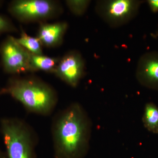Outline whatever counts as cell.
Instances as JSON below:
<instances>
[{
	"mask_svg": "<svg viewBox=\"0 0 158 158\" xmlns=\"http://www.w3.org/2000/svg\"><path fill=\"white\" fill-rule=\"evenodd\" d=\"M91 120L81 105L74 102L55 116L52 126L56 158H84L90 148Z\"/></svg>",
	"mask_w": 158,
	"mask_h": 158,
	"instance_id": "obj_1",
	"label": "cell"
},
{
	"mask_svg": "<svg viewBox=\"0 0 158 158\" xmlns=\"http://www.w3.org/2000/svg\"><path fill=\"white\" fill-rule=\"evenodd\" d=\"M9 95L28 112L42 116L52 114L58 102L56 90L44 81L35 77H12L0 90V95Z\"/></svg>",
	"mask_w": 158,
	"mask_h": 158,
	"instance_id": "obj_2",
	"label": "cell"
},
{
	"mask_svg": "<svg viewBox=\"0 0 158 158\" xmlns=\"http://www.w3.org/2000/svg\"><path fill=\"white\" fill-rule=\"evenodd\" d=\"M0 131L8 158H35L38 138L30 125L21 118L6 117L0 120Z\"/></svg>",
	"mask_w": 158,
	"mask_h": 158,
	"instance_id": "obj_3",
	"label": "cell"
},
{
	"mask_svg": "<svg viewBox=\"0 0 158 158\" xmlns=\"http://www.w3.org/2000/svg\"><path fill=\"white\" fill-rule=\"evenodd\" d=\"M11 16L20 22H45L63 12L62 5L52 0H14L8 9Z\"/></svg>",
	"mask_w": 158,
	"mask_h": 158,
	"instance_id": "obj_4",
	"label": "cell"
},
{
	"mask_svg": "<svg viewBox=\"0 0 158 158\" xmlns=\"http://www.w3.org/2000/svg\"><path fill=\"white\" fill-rule=\"evenodd\" d=\"M144 2L140 0H100L97 1L95 10L107 25L116 28L135 19Z\"/></svg>",
	"mask_w": 158,
	"mask_h": 158,
	"instance_id": "obj_5",
	"label": "cell"
},
{
	"mask_svg": "<svg viewBox=\"0 0 158 158\" xmlns=\"http://www.w3.org/2000/svg\"><path fill=\"white\" fill-rule=\"evenodd\" d=\"M31 53L9 35L0 46V55L3 70L6 73L16 75L31 72Z\"/></svg>",
	"mask_w": 158,
	"mask_h": 158,
	"instance_id": "obj_6",
	"label": "cell"
},
{
	"mask_svg": "<svg viewBox=\"0 0 158 158\" xmlns=\"http://www.w3.org/2000/svg\"><path fill=\"white\" fill-rule=\"evenodd\" d=\"M85 62L79 52L71 51L60 58L55 75L72 88L77 87L85 75Z\"/></svg>",
	"mask_w": 158,
	"mask_h": 158,
	"instance_id": "obj_7",
	"label": "cell"
},
{
	"mask_svg": "<svg viewBox=\"0 0 158 158\" xmlns=\"http://www.w3.org/2000/svg\"><path fill=\"white\" fill-rule=\"evenodd\" d=\"M136 78L143 87L158 91V52L150 51L138 60Z\"/></svg>",
	"mask_w": 158,
	"mask_h": 158,
	"instance_id": "obj_8",
	"label": "cell"
},
{
	"mask_svg": "<svg viewBox=\"0 0 158 158\" xmlns=\"http://www.w3.org/2000/svg\"><path fill=\"white\" fill-rule=\"evenodd\" d=\"M68 27L66 22L40 23L37 37L43 46L55 48L61 45Z\"/></svg>",
	"mask_w": 158,
	"mask_h": 158,
	"instance_id": "obj_9",
	"label": "cell"
},
{
	"mask_svg": "<svg viewBox=\"0 0 158 158\" xmlns=\"http://www.w3.org/2000/svg\"><path fill=\"white\" fill-rule=\"evenodd\" d=\"M60 58L47 56L44 55L30 54L31 72L42 71L54 73L60 61Z\"/></svg>",
	"mask_w": 158,
	"mask_h": 158,
	"instance_id": "obj_10",
	"label": "cell"
},
{
	"mask_svg": "<svg viewBox=\"0 0 158 158\" xmlns=\"http://www.w3.org/2000/svg\"><path fill=\"white\" fill-rule=\"evenodd\" d=\"M142 122L148 131L158 134V107L155 104L149 102L145 104Z\"/></svg>",
	"mask_w": 158,
	"mask_h": 158,
	"instance_id": "obj_11",
	"label": "cell"
},
{
	"mask_svg": "<svg viewBox=\"0 0 158 158\" xmlns=\"http://www.w3.org/2000/svg\"><path fill=\"white\" fill-rule=\"evenodd\" d=\"M19 44L31 53L35 55H44L43 45L37 37L30 36L21 29L20 36L19 38H15Z\"/></svg>",
	"mask_w": 158,
	"mask_h": 158,
	"instance_id": "obj_12",
	"label": "cell"
},
{
	"mask_svg": "<svg viewBox=\"0 0 158 158\" xmlns=\"http://www.w3.org/2000/svg\"><path fill=\"white\" fill-rule=\"evenodd\" d=\"M67 8L72 14L77 16L84 15L88 10L91 1L90 0H67L65 1Z\"/></svg>",
	"mask_w": 158,
	"mask_h": 158,
	"instance_id": "obj_13",
	"label": "cell"
},
{
	"mask_svg": "<svg viewBox=\"0 0 158 158\" xmlns=\"http://www.w3.org/2000/svg\"><path fill=\"white\" fill-rule=\"evenodd\" d=\"M18 30L10 19L0 14V34L17 32Z\"/></svg>",
	"mask_w": 158,
	"mask_h": 158,
	"instance_id": "obj_14",
	"label": "cell"
},
{
	"mask_svg": "<svg viewBox=\"0 0 158 158\" xmlns=\"http://www.w3.org/2000/svg\"><path fill=\"white\" fill-rule=\"evenodd\" d=\"M147 3L152 12L158 13V0H148Z\"/></svg>",
	"mask_w": 158,
	"mask_h": 158,
	"instance_id": "obj_15",
	"label": "cell"
},
{
	"mask_svg": "<svg viewBox=\"0 0 158 158\" xmlns=\"http://www.w3.org/2000/svg\"><path fill=\"white\" fill-rule=\"evenodd\" d=\"M0 158H8L6 153L3 152L0 149Z\"/></svg>",
	"mask_w": 158,
	"mask_h": 158,
	"instance_id": "obj_16",
	"label": "cell"
},
{
	"mask_svg": "<svg viewBox=\"0 0 158 158\" xmlns=\"http://www.w3.org/2000/svg\"><path fill=\"white\" fill-rule=\"evenodd\" d=\"M2 3H3V1H0V6H2Z\"/></svg>",
	"mask_w": 158,
	"mask_h": 158,
	"instance_id": "obj_17",
	"label": "cell"
},
{
	"mask_svg": "<svg viewBox=\"0 0 158 158\" xmlns=\"http://www.w3.org/2000/svg\"><path fill=\"white\" fill-rule=\"evenodd\" d=\"M157 37H158V30L157 31Z\"/></svg>",
	"mask_w": 158,
	"mask_h": 158,
	"instance_id": "obj_18",
	"label": "cell"
}]
</instances>
